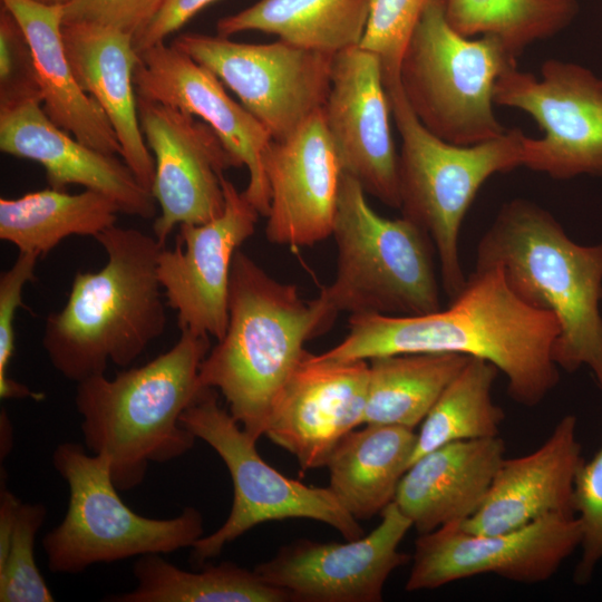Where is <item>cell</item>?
<instances>
[{"instance_id":"obj_11","label":"cell","mask_w":602,"mask_h":602,"mask_svg":"<svg viewBox=\"0 0 602 602\" xmlns=\"http://www.w3.org/2000/svg\"><path fill=\"white\" fill-rule=\"evenodd\" d=\"M494 104L528 114L543 136L523 142V166L555 179L602 175V78L573 61L545 60L540 75L506 70Z\"/></svg>"},{"instance_id":"obj_31","label":"cell","mask_w":602,"mask_h":602,"mask_svg":"<svg viewBox=\"0 0 602 602\" xmlns=\"http://www.w3.org/2000/svg\"><path fill=\"white\" fill-rule=\"evenodd\" d=\"M497 373L489 361L470 357L423 420L409 466L448 443L498 436L504 412L492 396Z\"/></svg>"},{"instance_id":"obj_30","label":"cell","mask_w":602,"mask_h":602,"mask_svg":"<svg viewBox=\"0 0 602 602\" xmlns=\"http://www.w3.org/2000/svg\"><path fill=\"white\" fill-rule=\"evenodd\" d=\"M201 571L182 570L162 554L139 556L133 567L136 586L106 601L113 602H285L291 595L266 583L255 570L232 562L203 564Z\"/></svg>"},{"instance_id":"obj_16","label":"cell","mask_w":602,"mask_h":602,"mask_svg":"<svg viewBox=\"0 0 602 602\" xmlns=\"http://www.w3.org/2000/svg\"><path fill=\"white\" fill-rule=\"evenodd\" d=\"M368 535L346 543L298 540L280 547L255 572L300 602H380L385 583L411 556L398 550L412 527L392 502Z\"/></svg>"},{"instance_id":"obj_34","label":"cell","mask_w":602,"mask_h":602,"mask_svg":"<svg viewBox=\"0 0 602 602\" xmlns=\"http://www.w3.org/2000/svg\"><path fill=\"white\" fill-rule=\"evenodd\" d=\"M427 0H371L360 47L375 54L385 87L399 80V67L409 38Z\"/></svg>"},{"instance_id":"obj_5","label":"cell","mask_w":602,"mask_h":602,"mask_svg":"<svg viewBox=\"0 0 602 602\" xmlns=\"http://www.w3.org/2000/svg\"><path fill=\"white\" fill-rule=\"evenodd\" d=\"M211 349L210 336L181 329L177 342L147 363L86 378L76 386L84 446L107 456L119 491L145 478L151 463L185 455L196 437L181 423L204 389L200 367Z\"/></svg>"},{"instance_id":"obj_20","label":"cell","mask_w":602,"mask_h":602,"mask_svg":"<svg viewBox=\"0 0 602 602\" xmlns=\"http://www.w3.org/2000/svg\"><path fill=\"white\" fill-rule=\"evenodd\" d=\"M270 188L268 241L313 246L332 234L342 168L322 109L283 140H271L263 156Z\"/></svg>"},{"instance_id":"obj_25","label":"cell","mask_w":602,"mask_h":602,"mask_svg":"<svg viewBox=\"0 0 602 602\" xmlns=\"http://www.w3.org/2000/svg\"><path fill=\"white\" fill-rule=\"evenodd\" d=\"M25 31L33 52L41 105L61 129L97 151L120 155L122 147L98 104L79 86L62 38L64 6L1 0Z\"/></svg>"},{"instance_id":"obj_27","label":"cell","mask_w":602,"mask_h":602,"mask_svg":"<svg viewBox=\"0 0 602 602\" xmlns=\"http://www.w3.org/2000/svg\"><path fill=\"white\" fill-rule=\"evenodd\" d=\"M371 0H259L217 21V36L244 31L336 55L360 45Z\"/></svg>"},{"instance_id":"obj_23","label":"cell","mask_w":602,"mask_h":602,"mask_svg":"<svg viewBox=\"0 0 602 602\" xmlns=\"http://www.w3.org/2000/svg\"><path fill=\"white\" fill-rule=\"evenodd\" d=\"M66 55L81 89L103 109L122 147L120 157L152 192L155 163L140 129L134 71V37L96 23L62 26Z\"/></svg>"},{"instance_id":"obj_4","label":"cell","mask_w":602,"mask_h":602,"mask_svg":"<svg viewBox=\"0 0 602 602\" xmlns=\"http://www.w3.org/2000/svg\"><path fill=\"white\" fill-rule=\"evenodd\" d=\"M492 265L523 301L556 319L557 367H589L602 390V243L577 244L546 208L513 198L477 244L475 266Z\"/></svg>"},{"instance_id":"obj_40","label":"cell","mask_w":602,"mask_h":602,"mask_svg":"<svg viewBox=\"0 0 602 602\" xmlns=\"http://www.w3.org/2000/svg\"><path fill=\"white\" fill-rule=\"evenodd\" d=\"M38 3L47 4V6H66L71 0H32Z\"/></svg>"},{"instance_id":"obj_28","label":"cell","mask_w":602,"mask_h":602,"mask_svg":"<svg viewBox=\"0 0 602 602\" xmlns=\"http://www.w3.org/2000/svg\"><path fill=\"white\" fill-rule=\"evenodd\" d=\"M118 205L86 190L70 194L48 187L17 198H0V239L40 258L70 235L94 236L115 225Z\"/></svg>"},{"instance_id":"obj_32","label":"cell","mask_w":602,"mask_h":602,"mask_svg":"<svg viewBox=\"0 0 602 602\" xmlns=\"http://www.w3.org/2000/svg\"><path fill=\"white\" fill-rule=\"evenodd\" d=\"M444 6L456 31L495 37L516 57L563 31L579 13L576 0H444Z\"/></svg>"},{"instance_id":"obj_18","label":"cell","mask_w":602,"mask_h":602,"mask_svg":"<svg viewBox=\"0 0 602 602\" xmlns=\"http://www.w3.org/2000/svg\"><path fill=\"white\" fill-rule=\"evenodd\" d=\"M368 360L321 359L305 350L279 391L265 436L302 472L326 466L342 438L363 425Z\"/></svg>"},{"instance_id":"obj_39","label":"cell","mask_w":602,"mask_h":602,"mask_svg":"<svg viewBox=\"0 0 602 602\" xmlns=\"http://www.w3.org/2000/svg\"><path fill=\"white\" fill-rule=\"evenodd\" d=\"M216 0H162L151 22L134 37V47L139 54L164 42L165 38L184 26L191 18Z\"/></svg>"},{"instance_id":"obj_15","label":"cell","mask_w":602,"mask_h":602,"mask_svg":"<svg viewBox=\"0 0 602 602\" xmlns=\"http://www.w3.org/2000/svg\"><path fill=\"white\" fill-rule=\"evenodd\" d=\"M222 186L223 213L205 223L179 225L175 247H162L157 259L158 280L179 329L217 340L229 321L233 259L255 232L260 216L225 175Z\"/></svg>"},{"instance_id":"obj_38","label":"cell","mask_w":602,"mask_h":602,"mask_svg":"<svg viewBox=\"0 0 602 602\" xmlns=\"http://www.w3.org/2000/svg\"><path fill=\"white\" fill-rule=\"evenodd\" d=\"M162 0H71L62 23H96L137 36L153 19Z\"/></svg>"},{"instance_id":"obj_8","label":"cell","mask_w":602,"mask_h":602,"mask_svg":"<svg viewBox=\"0 0 602 602\" xmlns=\"http://www.w3.org/2000/svg\"><path fill=\"white\" fill-rule=\"evenodd\" d=\"M516 59L495 37L463 36L449 25L444 0H427L402 54L399 84L431 134L475 145L506 132L494 111V87Z\"/></svg>"},{"instance_id":"obj_24","label":"cell","mask_w":602,"mask_h":602,"mask_svg":"<svg viewBox=\"0 0 602 602\" xmlns=\"http://www.w3.org/2000/svg\"><path fill=\"white\" fill-rule=\"evenodd\" d=\"M504 454L499 436L437 447L408 467L394 502L418 534L460 524L482 505Z\"/></svg>"},{"instance_id":"obj_10","label":"cell","mask_w":602,"mask_h":602,"mask_svg":"<svg viewBox=\"0 0 602 602\" xmlns=\"http://www.w3.org/2000/svg\"><path fill=\"white\" fill-rule=\"evenodd\" d=\"M182 425L222 458L232 478L234 497L226 521L191 547V560L203 565L252 527L269 521L309 518L326 523L347 541L365 535L359 522L329 487H312L269 465L249 435L219 402L217 390L204 388L183 412Z\"/></svg>"},{"instance_id":"obj_13","label":"cell","mask_w":602,"mask_h":602,"mask_svg":"<svg viewBox=\"0 0 602 602\" xmlns=\"http://www.w3.org/2000/svg\"><path fill=\"white\" fill-rule=\"evenodd\" d=\"M576 515H547L498 534H475L459 524L419 534L405 589H438L479 574L534 584L550 580L580 546Z\"/></svg>"},{"instance_id":"obj_6","label":"cell","mask_w":602,"mask_h":602,"mask_svg":"<svg viewBox=\"0 0 602 602\" xmlns=\"http://www.w3.org/2000/svg\"><path fill=\"white\" fill-rule=\"evenodd\" d=\"M401 145L398 187L401 216L431 239L439 260L441 285L449 300L463 289L458 252L465 215L483 184L493 175L523 166L520 129L475 145L448 143L431 134L415 116L399 81L386 86Z\"/></svg>"},{"instance_id":"obj_19","label":"cell","mask_w":602,"mask_h":602,"mask_svg":"<svg viewBox=\"0 0 602 602\" xmlns=\"http://www.w3.org/2000/svg\"><path fill=\"white\" fill-rule=\"evenodd\" d=\"M134 85L138 98L178 108L206 123L249 172L243 191L260 215L270 208V188L263 169L272 140L263 125L235 101L223 82L184 51L165 42L138 54Z\"/></svg>"},{"instance_id":"obj_3","label":"cell","mask_w":602,"mask_h":602,"mask_svg":"<svg viewBox=\"0 0 602 602\" xmlns=\"http://www.w3.org/2000/svg\"><path fill=\"white\" fill-rule=\"evenodd\" d=\"M337 314L321 294L303 299L294 284L275 280L239 250L227 327L201 363L202 387L217 390L233 418L258 440L304 343L326 331Z\"/></svg>"},{"instance_id":"obj_7","label":"cell","mask_w":602,"mask_h":602,"mask_svg":"<svg viewBox=\"0 0 602 602\" xmlns=\"http://www.w3.org/2000/svg\"><path fill=\"white\" fill-rule=\"evenodd\" d=\"M331 236L337 269L320 294L336 312L419 315L441 309L430 236L404 216H380L343 172Z\"/></svg>"},{"instance_id":"obj_29","label":"cell","mask_w":602,"mask_h":602,"mask_svg":"<svg viewBox=\"0 0 602 602\" xmlns=\"http://www.w3.org/2000/svg\"><path fill=\"white\" fill-rule=\"evenodd\" d=\"M469 356L454 352H410L369 360L363 425L415 429Z\"/></svg>"},{"instance_id":"obj_12","label":"cell","mask_w":602,"mask_h":602,"mask_svg":"<svg viewBox=\"0 0 602 602\" xmlns=\"http://www.w3.org/2000/svg\"><path fill=\"white\" fill-rule=\"evenodd\" d=\"M172 45L212 71L268 130L283 140L323 108L334 55L278 39L243 43L183 33Z\"/></svg>"},{"instance_id":"obj_2","label":"cell","mask_w":602,"mask_h":602,"mask_svg":"<svg viewBox=\"0 0 602 602\" xmlns=\"http://www.w3.org/2000/svg\"><path fill=\"white\" fill-rule=\"evenodd\" d=\"M107 254L97 272H76L65 305L45 323L42 347L52 367L76 383L127 367L167 323L157 275L164 247L137 229L113 225L95 237Z\"/></svg>"},{"instance_id":"obj_1","label":"cell","mask_w":602,"mask_h":602,"mask_svg":"<svg viewBox=\"0 0 602 602\" xmlns=\"http://www.w3.org/2000/svg\"><path fill=\"white\" fill-rule=\"evenodd\" d=\"M559 323L523 301L499 265L476 268L447 309L419 315L355 313L341 342L318 355L370 360L410 352H454L485 359L507 380L517 404H541L560 380L553 349Z\"/></svg>"},{"instance_id":"obj_17","label":"cell","mask_w":602,"mask_h":602,"mask_svg":"<svg viewBox=\"0 0 602 602\" xmlns=\"http://www.w3.org/2000/svg\"><path fill=\"white\" fill-rule=\"evenodd\" d=\"M323 122L342 172L366 194L399 208L398 153L378 57L357 46L334 55Z\"/></svg>"},{"instance_id":"obj_36","label":"cell","mask_w":602,"mask_h":602,"mask_svg":"<svg viewBox=\"0 0 602 602\" xmlns=\"http://www.w3.org/2000/svg\"><path fill=\"white\" fill-rule=\"evenodd\" d=\"M573 507L581 526V559L574 571V581H590L602 560V447L581 464L574 480Z\"/></svg>"},{"instance_id":"obj_26","label":"cell","mask_w":602,"mask_h":602,"mask_svg":"<svg viewBox=\"0 0 602 602\" xmlns=\"http://www.w3.org/2000/svg\"><path fill=\"white\" fill-rule=\"evenodd\" d=\"M416 440L414 429L365 425L337 445L326 465L328 487L353 518L369 520L395 501Z\"/></svg>"},{"instance_id":"obj_22","label":"cell","mask_w":602,"mask_h":602,"mask_svg":"<svg viewBox=\"0 0 602 602\" xmlns=\"http://www.w3.org/2000/svg\"><path fill=\"white\" fill-rule=\"evenodd\" d=\"M583 460L576 418L566 415L536 450L504 458L482 505L460 527L498 534L547 515H575L574 480Z\"/></svg>"},{"instance_id":"obj_9","label":"cell","mask_w":602,"mask_h":602,"mask_svg":"<svg viewBox=\"0 0 602 602\" xmlns=\"http://www.w3.org/2000/svg\"><path fill=\"white\" fill-rule=\"evenodd\" d=\"M52 465L69 488L66 514L42 540L52 573L77 574L98 563L192 547L204 535L201 512L185 507L172 518H151L128 507L116 487L107 456L78 443H62Z\"/></svg>"},{"instance_id":"obj_35","label":"cell","mask_w":602,"mask_h":602,"mask_svg":"<svg viewBox=\"0 0 602 602\" xmlns=\"http://www.w3.org/2000/svg\"><path fill=\"white\" fill-rule=\"evenodd\" d=\"M40 256L19 252L14 263L0 275V397L2 399L31 398L41 401L42 392L31 390L8 376V367L16 348L14 318L22 305L25 285L35 279L36 263Z\"/></svg>"},{"instance_id":"obj_14","label":"cell","mask_w":602,"mask_h":602,"mask_svg":"<svg viewBox=\"0 0 602 602\" xmlns=\"http://www.w3.org/2000/svg\"><path fill=\"white\" fill-rule=\"evenodd\" d=\"M137 107L155 163L152 194L159 214L153 230L164 246L175 226L205 223L223 213L222 177L242 165L200 118L138 97Z\"/></svg>"},{"instance_id":"obj_21","label":"cell","mask_w":602,"mask_h":602,"mask_svg":"<svg viewBox=\"0 0 602 602\" xmlns=\"http://www.w3.org/2000/svg\"><path fill=\"white\" fill-rule=\"evenodd\" d=\"M0 151L42 165L49 187L81 185L111 198L120 213L145 220L158 215L152 192L124 161L58 127L38 100L0 107Z\"/></svg>"},{"instance_id":"obj_37","label":"cell","mask_w":602,"mask_h":602,"mask_svg":"<svg viewBox=\"0 0 602 602\" xmlns=\"http://www.w3.org/2000/svg\"><path fill=\"white\" fill-rule=\"evenodd\" d=\"M27 100L41 103L32 49L13 14L0 10V107Z\"/></svg>"},{"instance_id":"obj_33","label":"cell","mask_w":602,"mask_h":602,"mask_svg":"<svg viewBox=\"0 0 602 602\" xmlns=\"http://www.w3.org/2000/svg\"><path fill=\"white\" fill-rule=\"evenodd\" d=\"M42 504L20 501L8 540L0 544V601L52 602L35 560L36 535L46 518Z\"/></svg>"}]
</instances>
